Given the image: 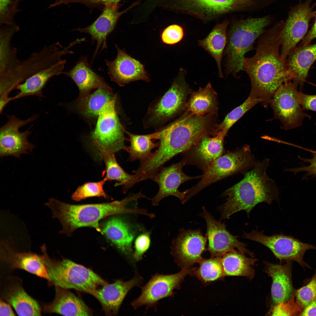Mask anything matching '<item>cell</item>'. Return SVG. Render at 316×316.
Segmentation results:
<instances>
[{
	"mask_svg": "<svg viewBox=\"0 0 316 316\" xmlns=\"http://www.w3.org/2000/svg\"><path fill=\"white\" fill-rule=\"evenodd\" d=\"M284 23L283 20L278 22L261 35L255 54L245 57L243 62L244 71L250 80L249 96L260 99L265 107L279 87L293 78L286 60L282 58L279 51Z\"/></svg>",
	"mask_w": 316,
	"mask_h": 316,
	"instance_id": "obj_1",
	"label": "cell"
},
{
	"mask_svg": "<svg viewBox=\"0 0 316 316\" xmlns=\"http://www.w3.org/2000/svg\"><path fill=\"white\" fill-rule=\"evenodd\" d=\"M189 112L159 130L158 148L145 162L151 172H159L167 162L189 149L208 133L211 114L199 116Z\"/></svg>",
	"mask_w": 316,
	"mask_h": 316,
	"instance_id": "obj_2",
	"label": "cell"
},
{
	"mask_svg": "<svg viewBox=\"0 0 316 316\" xmlns=\"http://www.w3.org/2000/svg\"><path fill=\"white\" fill-rule=\"evenodd\" d=\"M269 160L266 158L257 162L245 173L242 180L223 193L222 196L227 197V198L220 207L221 219L228 218L241 210L245 211L249 215L260 203L271 204L273 200L278 201L276 183L266 172Z\"/></svg>",
	"mask_w": 316,
	"mask_h": 316,
	"instance_id": "obj_3",
	"label": "cell"
},
{
	"mask_svg": "<svg viewBox=\"0 0 316 316\" xmlns=\"http://www.w3.org/2000/svg\"><path fill=\"white\" fill-rule=\"evenodd\" d=\"M136 194L120 201L109 203L85 205L67 204L53 197L45 205L51 211L52 217L58 219L62 228L59 233L70 236L76 229L90 227L102 233L100 221L109 216L123 214H139L140 208L127 207L129 203L138 200Z\"/></svg>",
	"mask_w": 316,
	"mask_h": 316,
	"instance_id": "obj_4",
	"label": "cell"
},
{
	"mask_svg": "<svg viewBox=\"0 0 316 316\" xmlns=\"http://www.w3.org/2000/svg\"><path fill=\"white\" fill-rule=\"evenodd\" d=\"M272 21V16L267 15L240 19L231 24L224 51L227 74L237 77L238 73L244 71L245 55L253 49L255 40L266 32Z\"/></svg>",
	"mask_w": 316,
	"mask_h": 316,
	"instance_id": "obj_5",
	"label": "cell"
},
{
	"mask_svg": "<svg viewBox=\"0 0 316 316\" xmlns=\"http://www.w3.org/2000/svg\"><path fill=\"white\" fill-rule=\"evenodd\" d=\"M50 285L75 289L93 296L98 287L108 284L92 269L70 260H56L47 254L45 244L41 247Z\"/></svg>",
	"mask_w": 316,
	"mask_h": 316,
	"instance_id": "obj_6",
	"label": "cell"
},
{
	"mask_svg": "<svg viewBox=\"0 0 316 316\" xmlns=\"http://www.w3.org/2000/svg\"><path fill=\"white\" fill-rule=\"evenodd\" d=\"M73 46L72 42L65 47L59 42L46 45L21 61L15 68L0 75V96H9L18 85L31 75L62 59L63 56L73 53L70 49Z\"/></svg>",
	"mask_w": 316,
	"mask_h": 316,
	"instance_id": "obj_7",
	"label": "cell"
},
{
	"mask_svg": "<svg viewBox=\"0 0 316 316\" xmlns=\"http://www.w3.org/2000/svg\"><path fill=\"white\" fill-rule=\"evenodd\" d=\"M257 163L248 145L225 152L204 172L197 184L184 191V202L185 203L209 185L228 176L251 169Z\"/></svg>",
	"mask_w": 316,
	"mask_h": 316,
	"instance_id": "obj_8",
	"label": "cell"
},
{
	"mask_svg": "<svg viewBox=\"0 0 316 316\" xmlns=\"http://www.w3.org/2000/svg\"><path fill=\"white\" fill-rule=\"evenodd\" d=\"M186 74L185 70L181 69L169 89L150 104L143 120L145 128L163 126L181 110L189 90Z\"/></svg>",
	"mask_w": 316,
	"mask_h": 316,
	"instance_id": "obj_9",
	"label": "cell"
},
{
	"mask_svg": "<svg viewBox=\"0 0 316 316\" xmlns=\"http://www.w3.org/2000/svg\"><path fill=\"white\" fill-rule=\"evenodd\" d=\"M116 96L99 114L91 138L97 151L114 153L124 150L126 139L124 128L121 123L115 108Z\"/></svg>",
	"mask_w": 316,
	"mask_h": 316,
	"instance_id": "obj_10",
	"label": "cell"
},
{
	"mask_svg": "<svg viewBox=\"0 0 316 316\" xmlns=\"http://www.w3.org/2000/svg\"><path fill=\"white\" fill-rule=\"evenodd\" d=\"M297 86L291 81L283 84L274 93L269 104L273 111V119L280 120L281 128L285 130L299 126L304 118H311L303 111Z\"/></svg>",
	"mask_w": 316,
	"mask_h": 316,
	"instance_id": "obj_11",
	"label": "cell"
},
{
	"mask_svg": "<svg viewBox=\"0 0 316 316\" xmlns=\"http://www.w3.org/2000/svg\"><path fill=\"white\" fill-rule=\"evenodd\" d=\"M194 268H183L173 274L157 273L152 275L148 281L143 286L140 295L133 300L130 305L134 310L145 306L147 309L156 308L159 301L168 297H174V290L178 289L185 277L192 274Z\"/></svg>",
	"mask_w": 316,
	"mask_h": 316,
	"instance_id": "obj_12",
	"label": "cell"
},
{
	"mask_svg": "<svg viewBox=\"0 0 316 316\" xmlns=\"http://www.w3.org/2000/svg\"><path fill=\"white\" fill-rule=\"evenodd\" d=\"M243 237L261 243L269 248L281 261H295L302 267L311 268L303 260L304 255L310 249L316 250L312 245L303 243L292 237L282 234L271 236L265 235L263 232L253 230L244 232Z\"/></svg>",
	"mask_w": 316,
	"mask_h": 316,
	"instance_id": "obj_13",
	"label": "cell"
},
{
	"mask_svg": "<svg viewBox=\"0 0 316 316\" xmlns=\"http://www.w3.org/2000/svg\"><path fill=\"white\" fill-rule=\"evenodd\" d=\"M312 0L300 2L291 9L281 35L282 58L286 60L290 52L307 34L310 20L315 17L313 9L316 3L311 5Z\"/></svg>",
	"mask_w": 316,
	"mask_h": 316,
	"instance_id": "obj_14",
	"label": "cell"
},
{
	"mask_svg": "<svg viewBox=\"0 0 316 316\" xmlns=\"http://www.w3.org/2000/svg\"><path fill=\"white\" fill-rule=\"evenodd\" d=\"M8 121L0 128V156H13L19 158L24 154L32 152L35 147L28 140L32 126L26 130L21 132L20 128L33 121L37 115H32L27 119H20L14 115H7Z\"/></svg>",
	"mask_w": 316,
	"mask_h": 316,
	"instance_id": "obj_15",
	"label": "cell"
},
{
	"mask_svg": "<svg viewBox=\"0 0 316 316\" xmlns=\"http://www.w3.org/2000/svg\"><path fill=\"white\" fill-rule=\"evenodd\" d=\"M207 240L199 229H180L171 247L175 262L182 269L192 268L202 258Z\"/></svg>",
	"mask_w": 316,
	"mask_h": 316,
	"instance_id": "obj_16",
	"label": "cell"
},
{
	"mask_svg": "<svg viewBox=\"0 0 316 316\" xmlns=\"http://www.w3.org/2000/svg\"><path fill=\"white\" fill-rule=\"evenodd\" d=\"M265 0H182L184 9L203 17L232 12H247L261 9Z\"/></svg>",
	"mask_w": 316,
	"mask_h": 316,
	"instance_id": "obj_17",
	"label": "cell"
},
{
	"mask_svg": "<svg viewBox=\"0 0 316 316\" xmlns=\"http://www.w3.org/2000/svg\"><path fill=\"white\" fill-rule=\"evenodd\" d=\"M200 214L205 219L207 224L208 240V250L211 257H221L225 253L237 248L244 253L253 257V253L246 248V244L232 235L226 228L224 223L215 220L203 207Z\"/></svg>",
	"mask_w": 316,
	"mask_h": 316,
	"instance_id": "obj_18",
	"label": "cell"
},
{
	"mask_svg": "<svg viewBox=\"0 0 316 316\" xmlns=\"http://www.w3.org/2000/svg\"><path fill=\"white\" fill-rule=\"evenodd\" d=\"M225 135L214 133H206L197 143L182 153L185 164L194 165L203 172L218 157L225 152L224 140Z\"/></svg>",
	"mask_w": 316,
	"mask_h": 316,
	"instance_id": "obj_19",
	"label": "cell"
},
{
	"mask_svg": "<svg viewBox=\"0 0 316 316\" xmlns=\"http://www.w3.org/2000/svg\"><path fill=\"white\" fill-rule=\"evenodd\" d=\"M100 226L101 234L134 264L132 244L140 227L123 218L116 216L108 219Z\"/></svg>",
	"mask_w": 316,
	"mask_h": 316,
	"instance_id": "obj_20",
	"label": "cell"
},
{
	"mask_svg": "<svg viewBox=\"0 0 316 316\" xmlns=\"http://www.w3.org/2000/svg\"><path fill=\"white\" fill-rule=\"evenodd\" d=\"M115 46L117 50L115 59L105 61L111 80L121 87L138 80L149 82L150 79L144 65L117 45Z\"/></svg>",
	"mask_w": 316,
	"mask_h": 316,
	"instance_id": "obj_21",
	"label": "cell"
},
{
	"mask_svg": "<svg viewBox=\"0 0 316 316\" xmlns=\"http://www.w3.org/2000/svg\"><path fill=\"white\" fill-rule=\"evenodd\" d=\"M186 165L183 161H181L170 166L163 167L152 179L155 182L159 187V191L153 197L149 199L154 206H157L163 198L170 196L178 198L183 204L185 193L178 190L179 186L188 181L200 178L201 175L191 177L183 172L182 168Z\"/></svg>",
	"mask_w": 316,
	"mask_h": 316,
	"instance_id": "obj_22",
	"label": "cell"
},
{
	"mask_svg": "<svg viewBox=\"0 0 316 316\" xmlns=\"http://www.w3.org/2000/svg\"><path fill=\"white\" fill-rule=\"evenodd\" d=\"M143 282L142 277L136 271L130 280L125 281L119 279L108 283L101 288H98L93 296L99 302L106 315H116L129 291L135 286H140Z\"/></svg>",
	"mask_w": 316,
	"mask_h": 316,
	"instance_id": "obj_23",
	"label": "cell"
},
{
	"mask_svg": "<svg viewBox=\"0 0 316 316\" xmlns=\"http://www.w3.org/2000/svg\"><path fill=\"white\" fill-rule=\"evenodd\" d=\"M0 246L1 257L11 268L22 269L49 280L43 254L18 252L6 240L1 241Z\"/></svg>",
	"mask_w": 316,
	"mask_h": 316,
	"instance_id": "obj_24",
	"label": "cell"
},
{
	"mask_svg": "<svg viewBox=\"0 0 316 316\" xmlns=\"http://www.w3.org/2000/svg\"><path fill=\"white\" fill-rule=\"evenodd\" d=\"M117 5L112 4L106 5L101 14L92 23L86 28L76 30L81 32L88 34L91 36L92 42H96L93 59L101 48L102 50L107 48V37L114 30L121 14L118 11Z\"/></svg>",
	"mask_w": 316,
	"mask_h": 316,
	"instance_id": "obj_25",
	"label": "cell"
},
{
	"mask_svg": "<svg viewBox=\"0 0 316 316\" xmlns=\"http://www.w3.org/2000/svg\"><path fill=\"white\" fill-rule=\"evenodd\" d=\"M55 296L51 303L43 305L44 311L64 316L92 315V311L79 297L69 289L55 286Z\"/></svg>",
	"mask_w": 316,
	"mask_h": 316,
	"instance_id": "obj_26",
	"label": "cell"
},
{
	"mask_svg": "<svg viewBox=\"0 0 316 316\" xmlns=\"http://www.w3.org/2000/svg\"><path fill=\"white\" fill-rule=\"evenodd\" d=\"M265 271L272 278V298L277 304L289 300L295 294L291 278V264L284 265L267 263Z\"/></svg>",
	"mask_w": 316,
	"mask_h": 316,
	"instance_id": "obj_27",
	"label": "cell"
},
{
	"mask_svg": "<svg viewBox=\"0 0 316 316\" xmlns=\"http://www.w3.org/2000/svg\"><path fill=\"white\" fill-rule=\"evenodd\" d=\"M66 61L62 59L36 73L18 85L16 89L18 92L13 97V100L29 96L44 97L42 90L46 84L52 78L63 73Z\"/></svg>",
	"mask_w": 316,
	"mask_h": 316,
	"instance_id": "obj_28",
	"label": "cell"
},
{
	"mask_svg": "<svg viewBox=\"0 0 316 316\" xmlns=\"http://www.w3.org/2000/svg\"><path fill=\"white\" fill-rule=\"evenodd\" d=\"M63 74L70 78L79 90V97L90 93L91 90L99 88H111L104 78L90 66L86 56L81 57L73 67Z\"/></svg>",
	"mask_w": 316,
	"mask_h": 316,
	"instance_id": "obj_29",
	"label": "cell"
},
{
	"mask_svg": "<svg viewBox=\"0 0 316 316\" xmlns=\"http://www.w3.org/2000/svg\"><path fill=\"white\" fill-rule=\"evenodd\" d=\"M288 56L286 62L293 76V82L302 88L310 68L316 60V43L296 47Z\"/></svg>",
	"mask_w": 316,
	"mask_h": 316,
	"instance_id": "obj_30",
	"label": "cell"
},
{
	"mask_svg": "<svg viewBox=\"0 0 316 316\" xmlns=\"http://www.w3.org/2000/svg\"><path fill=\"white\" fill-rule=\"evenodd\" d=\"M0 75L16 67L21 61L18 59L17 49L11 44L12 38L20 30L15 23L0 25Z\"/></svg>",
	"mask_w": 316,
	"mask_h": 316,
	"instance_id": "obj_31",
	"label": "cell"
},
{
	"mask_svg": "<svg viewBox=\"0 0 316 316\" xmlns=\"http://www.w3.org/2000/svg\"><path fill=\"white\" fill-rule=\"evenodd\" d=\"M229 23L228 21L217 24L205 39L198 41V45L208 52L215 60L217 63L218 75L223 77L221 67L222 55L227 42L226 32Z\"/></svg>",
	"mask_w": 316,
	"mask_h": 316,
	"instance_id": "obj_32",
	"label": "cell"
},
{
	"mask_svg": "<svg viewBox=\"0 0 316 316\" xmlns=\"http://www.w3.org/2000/svg\"><path fill=\"white\" fill-rule=\"evenodd\" d=\"M124 132L128 136L129 138L127 140L130 142V145L126 146L124 150L128 153L130 161L139 160L140 163L144 162L152 155V150L159 146V141L155 142L153 141L158 140V131L142 135L132 133L125 129Z\"/></svg>",
	"mask_w": 316,
	"mask_h": 316,
	"instance_id": "obj_33",
	"label": "cell"
},
{
	"mask_svg": "<svg viewBox=\"0 0 316 316\" xmlns=\"http://www.w3.org/2000/svg\"><path fill=\"white\" fill-rule=\"evenodd\" d=\"M244 254L233 250L221 256L225 276H241L253 279L255 274L253 266L257 260L248 257Z\"/></svg>",
	"mask_w": 316,
	"mask_h": 316,
	"instance_id": "obj_34",
	"label": "cell"
},
{
	"mask_svg": "<svg viewBox=\"0 0 316 316\" xmlns=\"http://www.w3.org/2000/svg\"><path fill=\"white\" fill-rule=\"evenodd\" d=\"M111 88H97L93 93L79 97L78 107L82 114L88 118L98 117L99 114L116 96Z\"/></svg>",
	"mask_w": 316,
	"mask_h": 316,
	"instance_id": "obj_35",
	"label": "cell"
},
{
	"mask_svg": "<svg viewBox=\"0 0 316 316\" xmlns=\"http://www.w3.org/2000/svg\"><path fill=\"white\" fill-rule=\"evenodd\" d=\"M5 298L19 316L41 315V310L38 302L19 285H15L9 288L5 293Z\"/></svg>",
	"mask_w": 316,
	"mask_h": 316,
	"instance_id": "obj_36",
	"label": "cell"
},
{
	"mask_svg": "<svg viewBox=\"0 0 316 316\" xmlns=\"http://www.w3.org/2000/svg\"><path fill=\"white\" fill-rule=\"evenodd\" d=\"M217 104L216 93L209 83L205 87L192 93L187 107L188 112L202 116L213 113L215 110Z\"/></svg>",
	"mask_w": 316,
	"mask_h": 316,
	"instance_id": "obj_37",
	"label": "cell"
},
{
	"mask_svg": "<svg viewBox=\"0 0 316 316\" xmlns=\"http://www.w3.org/2000/svg\"><path fill=\"white\" fill-rule=\"evenodd\" d=\"M199 262L198 268L194 269L192 274L204 283L212 282L225 276L221 256L207 259L202 258Z\"/></svg>",
	"mask_w": 316,
	"mask_h": 316,
	"instance_id": "obj_38",
	"label": "cell"
},
{
	"mask_svg": "<svg viewBox=\"0 0 316 316\" xmlns=\"http://www.w3.org/2000/svg\"><path fill=\"white\" fill-rule=\"evenodd\" d=\"M100 158L104 162L106 168L105 177L107 181H115L118 182L115 186H125L133 176L125 171L118 163L114 154L103 151H97Z\"/></svg>",
	"mask_w": 316,
	"mask_h": 316,
	"instance_id": "obj_39",
	"label": "cell"
},
{
	"mask_svg": "<svg viewBox=\"0 0 316 316\" xmlns=\"http://www.w3.org/2000/svg\"><path fill=\"white\" fill-rule=\"evenodd\" d=\"M261 102L260 99L249 96L242 104L232 110L218 125L215 133L225 135L231 127L246 112L257 104Z\"/></svg>",
	"mask_w": 316,
	"mask_h": 316,
	"instance_id": "obj_40",
	"label": "cell"
},
{
	"mask_svg": "<svg viewBox=\"0 0 316 316\" xmlns=\"http://www.w3.org/2000/svg\"><path fill=\"white\" fill-rule=\"evenodd\" d=\"M107 181L103 179L97 182H87L78 187L71 196L72 199L78 201L86 198L92 197H103L106 199L110 197L103 189V186Z\"/></svg>",
	"mask_w": 316,
	"mask_h": 316,
	"instance_id": "obj_41",
	"label": "cell"
},
{
	"mask_svg": "<svg viewBox=\"0 0 316 316\" xmlns=\"http://www.w3.org/2000/svg\"><path fill=\"white\" fill-rule=\"evenodd\" d=\"M295 297L296 304L301 312L305 306L316 298V270L310 282L296 291Z\"/></svg>",
	"mask_w": 316,
	"mask_h": 316,
	"instance_id": "obj_42",
	"label": "cell"
},
{
	"mask_svg": "<svg viewBox=\"0 0 316 316\" xmlns=\"http://www.w3.org/2000/svg\"><path fill=\"white\" fill-rule=\"evenodd\" d=\"M15 0H0V25L14 23V17L19 11Z\"/></svg>",
	"mask_w": 316,
	"mask_h": 316,
	"instance_id": "obj_43",
	"label": "cell"
},
{
	"mask_svg": "<svg viewBox=\"0 0 316 316\" xmlns=\"http://www.w3.org/2000/svg\"><path fill=\"white\" fill-rule=\"evenodd\" d=\"M150 231L143 232L135 238L133 258L135 262L142 260L144 254L149 249L151 244Z\"/></svg>",
	"mask_w": 316,
	"mask_h": 316,
	"instance_id": "obj_44",
	"label": "cell"
},
{
	"mask_svg": "<svg viewBox=\"0 0 316 316\" xmlns=\"http://www.w3.org/2000/svg\"><path fill=\"white\" fill-rule=\"evenodd\" d=\"M295 295L289 300L276 304L272 311L274 316H300L301 312L297 307Z\"/></svg>",
	"mask_w": 316,
	"mask_h": 316,
	"instance_id": "obj_45",
	"label": "cell"
},
{
	"mask_svg": "<svg viewBox=\"0 0 316 316\" xmlns=\"http://www.w3.org/2000/svg\"><path fill=\"white\" fill-rule=\"evenodd\" d=\"M184 36L183 28L176 24L170 25L166 28L161 35L162 41L169 45H173L179 42Z\"/></svg>",
	"mask_w": 316,
	"mask_h": 316,
	"instance_id": "obj_46",
	"label": "cell"
},
{
	"mask_svg": "<svg viewBox=\"0 0 316 316\" xmlns=\"http://www.w3.org/2000/svg\"><path fill=\"white\" fill-rule=\"evenodd\" d=\"M299 99L304 110L316 111V95L306 94L299 91Z\"/></svg>",
	"mask_w": 316,
	"mask_h": 316,
	"instance_id": "obj_47",
	"label": "cell"
},
{
	"mask_svg": "<svg viewBox=\"0 0 316 316\" xmlns=\"http://www.w3.org/2000/svg\"><path fill=\"white\" fill-rule=\"evenodd\" d=\"M304 162H308L310 164L307 166L301 167L294 169H288L287 171L296 173L300 171L307 172V175L316 176V152L313 153V157L310 159H303Z\"/></svg>",
	"mask_w": 316,
	"mask_h": 316,
	"instance_id": "obj_48",
	"label": "cell"
},
{
	"mask_svg": "<svg viewBox=\"0 0 316 316\" xmlns=\"http://www.w3.org/2000/svg\"><path fill=\"white\" fill-rule=\"evenodd\" d=\"M314 23L312 28L302 39V41L298 46L303 47L309 44L311 42L316 38V11Z\"/></svg>",
	"mask_w": 316,
	"mask_h": 316,
	"instance_id": "obj_49",
	"label": "cell"
},
{
	"mask_svg": "<svg viewBox=\"0 0 316 316\" xmlns=\"http://www.w3.org/2000/svg\"><path fill=\"white\" fill-rule=\"evenodd\" d=\"M300 316H316V298L305 306Z\"/></svg>",
	"mask_w": 316,
	"mask_h": 316,
	"instance_id": "obj_50",
	"label": "cell"
},
{
	"mask_svg": "<svg viewBox=\"0 0 316 316\" xmlns=\"http://www.w3.org/2000/svg\"><path fill=\"white\" fill-rule=\"evenodd\" d=\"M10 304L1 299L0 302V316H15Z\"/></svg>",
	"mask_w": 316,
	"mask_h": 316,
	"instance_id": "obj_51",
	"label": "cell"
},
{
	"mask_svg": "<svg viewBox=\"0 0 316 316\" xmlns=\"http://www.w3.org/2000/svg\"><path fill=\"white\" fill-rule=\"evenodd\" d=\"M80 2H84L91 4H100L105 6L112 4H117L121 0H74Z\"/></svg>",
	"mask_w": 316,
	"mask_h": 316,
	"instance_id": "obj_52",
	"label": "cell"
},
{
	"mask_svg": "<svg viewBox=\"0 0 316 316\" xmlns=\"http://www.w3.org/2000/svg\"><path fill=\"white\" fill-rule=\"evenodd\" d=\"M22 0H16V1L18 3L21 1Z\"/></svg>",
	"mask_w": 316,
	"mask_h": 316,
	"instance_id": "obj_53",
	"label": "cell"
},
{
	"mask_svg": "<svg viewBox=\"0 0 316 316\" xmlns=\"http://www.w3.org/2000/svg\"></svg>",
	"mask_w": 316,
	"mask_h": 316,
	"instance_id": "obj_54",
	"label": "cell"
}]
</instances>
